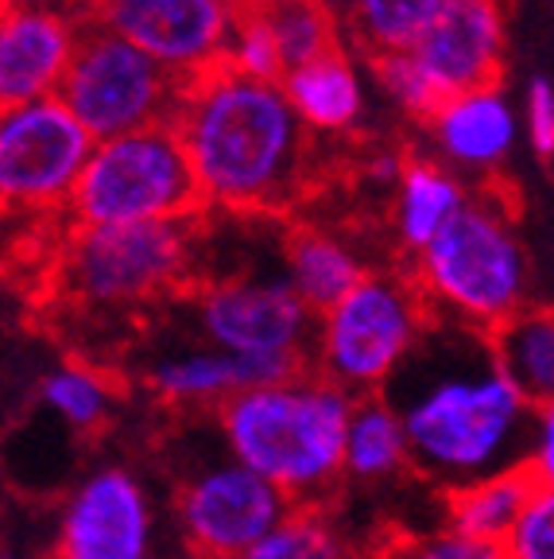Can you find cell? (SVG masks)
I'll use <instances>...</instances> for the list:
<instances>
[{"label":"cell","instance_id":"1","mask_svg":"<svg viewBox=\"0 0 554 559\" xmlns=\"http://www.w3.org/2000/svg\"><path fill=\"white\" fill-rule=\"evenodd\" d=\"M381 396L408 428L416 474L442 493L523 463L535 408L504 377L489 334L434 319Z\"/></svg>","mask_w":554,"mask_h":559},{"label":"cell","instance_id":"2","mask_svg":"<svg viewBox=\"0 0 554 559\" xmlns=\"http://www.w3.org/2000/svg\"><path fill=\"white\" fill-rule=\"evenodd\" d=\"M202 206L221 214H276L306 187L311 129L284 82H252L229 67L191 82L174 114Z\"/></svg>","mask_w":554,"mask_h":559},{"label":"cell","instance_id":"3","mask_svg":"<svg viewBox=\"0 0 554 559\" xmlns=\"http://www.w3.org/2000/svg\"><path fill=\"white\" fill-rule=\"evenodd\" d=\"M357 396L314 369L261 384L217 412L221 451L279 486L294 506H318L346 478V431Z\"/></svg>","mask_w":554,"mask_h":559},{"label":"cell","instance_id":"4","mask_svg":"<svg viewBox=\"0 0 554 559\" xmlns=\"http://www.w3.org/2000/svg\"><path fill=\"white\" fill-rule=\"evenodd\" d=\"M411 280L434 319L493 334L528 307L531 269L511 210L496 194H473L458 218L411 257Z\"/></svg>","mask_w":554,"mask_h":559},{"label":"cell","instance_id":"5","mask_svg":"<svg viewBox=\"0 0 554 559\" xmlns=\"http://www.w3.org/2000/svg\"><path fill=\"white\" fill-rule=\"evenodd\" d=\"M434 323L411 272H369L338 307L318 314L311 369L346 393L381 396L416 358Z\"/></svg>","mask_w":554,"mask_h":559},{"label":"cell","instance_id":"6","mask_svg":"<svg viewBox=\"0 0 554 559\" xmlns=\"http://www.w3.org/2000/svg\"><path fill=\"white\" fill-rule=\"evenodd\" d=\"M198 257L194 218L136 226H74L62 241L59 288L74 304L124 311L156 304L191 280Z\"/></svg>","mask_w":554,"mask_h":559},{"label":"cell","instance_id":"7","mask_svg":"<svg viewBox=\"0 0 554 559\" xmlns=\"http://www.w3.org/2000/svg\"><path fill=\"white\" fill-rule=\"evenodd\" d=\"M202 210V191L174 121L101 140L67 214L74 226L186 222Z\"/></svg>","mask_w":554,"mask_h":559},{"label":"cell","instance_id":"8","mask_svg":"<svg viewBox=\"0 0 554 559\" xmlns=\"http://www.w3.org/2000/svg\"><path fill=\"white\" fill-rule=\"evenodd\" d=\"M186 314L198 342L256 361L276 377L303 373L318 331V314L284 276L209 280L191 296Z\"/></svg>","mask_w":554,"mask_h":559},{"label":"cell","instance_id":"9","mask_svg":"<svg viewBox=\"0 0 554 559\" xmlns=\"http://www.w3.org/2000/svg\"><path fill=\"white\" fill-rule=\"evenodd\" d=\"M182 94L186 82H179L129 39L97 24H86L79 55L59 90L67 109L86 124L97 144L174 121Z\"/></svg>","mask_w":554,"mask_h":559},{"label":"cell","instance_id":"10","mask_svg":"<svg viewBox=\"0 0 554 559\" xmlns=\"http://www.w3.org/2000/svg\"><path fill=\"white\" fill-rule=\"evenodd\" d=\"M291 509L284 489L226 451L186 466L174 486V521L198 559L252 556Z\"/></svg>","mask_w":554,"mask_h":559},{"label":"cell","instance_id":"11","mask_svg":"<svg viewBox=\"0 0 554 559\" xmlns=\"http://www.w3.org/2000/svg\"><path fill=\"white\" fill-rule=\"evenodd\" d=\"M97 140L62 97L4 105L0 114V199L9 210L47 214L70 206Z\"/></svg>","mask_w":554,"mask_h":559},{"label":"cell","instance_id":"12","mask_svg":"<svg viewBox=\"0 0 554 559\" xmlns=\"http://www.w3.org/2000/svg\"><path fill=\"white\" fill-rule=\"evenodd\" d=\"M86 9L89 24L129 39L186 86L226 67L241 16L233 0H86Z\"/></svg>","mask_w":554,"mask_h":559},{"label":"cell","instance_id":"13","mask_svg":"<svg viewBox=\"0 0 554 559\" xmlns=\"http://www.w3.org/2000/svg\"><path fill=\"white\" fill-rule=\"evenodd\" d=\"M51 559H156V501L129 466H97L70 489Z\"/></svg>","mask_w":554,"mask_h":559},{"label":"cell","instance_id":"14","mask_svg":"<svg viewBox=\"0 0 554 559\" xmlns=\"http://www.w3.org/2000/svg\"><path fill=\"white\" fill-rule=\"evenodd\" d=\"M408 55L442 102L469 90L501 86L496 82L504 67L501 0H442Z\"/></svg>","mask_w":554,"mask_h":559},{"label":"cell","instance_id":"15","mask_svg":"<svg viewBox=\"0 0 554 559\" xmlns=\"http://www.w3.org/2000/svg\"><path fill=\"white\" fill-rule=\"evenodd\" d=\"M79 44L82 27L51 0H9L0 20V102L59 97Z\"/></svg>","mask_w":554,"mask_h":559},{"label":"cell","instance_id":"16","mask_svg":"<svg viewBox=\"0 0 554 559\" xmlns=\"http://www.w3.org/2000/svg\"><path fill=\"white\" fill-rule=\"evenodd\" d=\"M284 381L272 369L244 361L226 349L206 346L191 334L179 346L159 349L156 358L144 366V389L159 404L179 412H221L233 396L261 389V384Z\"/></svg>","mask_w":554,"mask_h":559},{"label":"cell","instance_id":"17","mask_svg":"<svg viewBox=\"0 0 554 559\" xmlns=\"http://www.w3.org/2000/svg\"><path fill=\"white\" fill-rule=\"evenodd\" d=\"M438 159L454 171L493 175L516 148L520 117L501 86L446 97L426 121Z\"/></svg>","mask_w":554,"mask_h":559},{"label":"cell","instance_id":"18","mask_svg":"<svg viewBox=\"0 0 554 559\" xmlns=\"http://www.w3.org/2000/svg\"><path fill=\"white\" fill-rule=\"evenodd\" d=\"M473 194L442 159H408L392 199V237L408 257H419L458 218Z\"/></svg>","mask_w":554,"mask_h":559},{"label":"cell","instance_id":"19","mask_svg":"<svg viewBox=\"0 0 554 559\" xmlns=\"http://www.w3.org/2000/svg\"><path fill=\"white\" fill-rule=\"evenodd\" d=\"M369 276L357 249L334 229L303 226L284 241V280L314 314L338 307Z\"/></svg>","mask_w":554,"mask_h":559},{"label":"cell","instance_id":"20","mask_svg":"<svg viewBox=\"0 0 554 559\" xmlns=\"http://www.w3.org/2000/svg\"><path fill=\"white\" fill-rule=\"evenodd\" d=\"M284 94L294 105L299 121L311 129V136H341L361 124L364 86L353 59L341 51L294 67L284 74Z\"/></svg>","mask_w":554,"mask_h":559},{"label":"cell","instance_id":"21","mask_svg":"<svg viewBox=\"0 0 554 559\" xmlns=\"http://www.w3.org/2000/svg\"><path fill=\"white\" fill-rule=\"evenodd\" d=\"M416 471L411 439L388 396H361L346 431V478L357 486H388Z\"/></svg>","mask_w":554,"mask_h":559},{"label":"cell","instance_id":"22","mask_svg":"<svg viewBox=\"0 0 554 559\" xmlns=\"http://www.w3.org/2000/svg\"><path fill=\"white\" fill-rule=\"evenodd\" d=\"M493 354L504 377L531 401V408L554 401V307L528 304L493 334Z\"/></svg>","mask_w":554,"mask_h":559},{"label":"cell","instance_id":"23","mask_svg":"<svg viewBox=\"0 0 554 559\" xmlns=\"http://www.w3.org/2000/svg\"><path fill=\"white\" fill-rule=\"evenodd\" d=\"M531 489H535V481H531V474L523 466L466 481V486L442 493V501H446V524L466 536H477V540L504 544L511 533V524L520 521Z\"/></svg>","mask_w":554,"mask_h":559},{"label":"cell","instance_id":"24","mask_svg":"<svg viewBox=\"0 0 554 559\" xmlns=\"http://www.w3.org/2000/svg\"><path fill=\"white\" fill-rule=\"evenodd\" d=\"M442 0H338L341 35L369 59L411 51Z\"/></svg>","mask_w":554,"mask_h":559},{"label":"cell","instance_id":"25","mask_svg":"<svg viewBox=\"0 0 554 559\" xmlns=\"http://www.w3.org/2000/svg\"><path fill=\"white\" fill-rule=\"evenodd\" d=\"M35 401H39V408L51 412L59 424L89 436V431H101L113 419L117 389L89 361H55L51 369L39 373Z\"/></svg>","mask_w":554,"mask_h":559},{"label":"cell","instance_id":"26","mask_svg":"<svg viewBox=\"0 0 554 559\" xmlns=\"http://www.w3.org/2000/svg\"><path fill=\"white\" fill-rule=\"evenodd\" d=\"M261 12L268 16L272 32H276L287 70L341 51V20L326 0H287V4H272V9Z\"/></svg>","mask_w":554,"mask_h":559},{"label":"cell","instance_id":"27","mask_svg":"<svg viewBox=\"0 0 554 559\" xmlns=\"http://www.w3.org/2000/svg\"><path fill=\"white\" fill-rule=\"evenodd\" d=\"M252 559H353L346 533L318 506H294Z\"/></svg>","mask_w":554,"mask_h":559},{"label":"cell","instance_id":"28","mask_svg":"<svg viewBox=\"0 0 554 559\" xmlns=\"http://www.w3.org/2000/svg\"><path fill=\"white\" fill-rule=\"evenodd\" d=\"M226 67L252 82H284L287 62L279 55L276 32H272L268 16L261 9H249L237 16L233 39H229V51H226Z\"/></svg>","mask_w":554,"mask_h":559},{"label":"cell","instance_id":"29","mask_svg":"<svg viewBox=\"0 0 554 559\" xmlns=\"http://www.w3.org/2000/svg\"><path fill=\"white\" fill-rule=\"evenodd\" d=\"M388 559H508L504 544L496 540H477L442 521L438 528L426 533H411L404 540L392 544Z\"/></svg>","mask_w":554,"mask_h":559},{"label":"cell","instance_id":"30","mask_svg":"<svg viewBox=\"0 0 554 559\" xmlns=\"http://www.w3.org/2000/svg\"><path fill=\"white\" fill-rule=\"evenodd\" d=\"M508 559H554V489L535 486L504 540Z\"/></svg>","mask_w":554,"mask_h":559},{"label":"cell","instance_id":"31","mask_svg":"<svg viewBox=\"0 0 554 559\" xmlns=\"http://www.w3.org/2000/svg\"><path fill=\"white\" fill-rule=\"evenodd\" d=\"M373 67H376L381 86L388 90V97L404 109V114L419 117V121H431V114L442 105V97L431 90V82L423 79V70L416 67V59H411L408 51L376 59Z\"/></svg>","mask_w":554,"mask_h":559},{"label":"cell","instance_id":"32","mask_svg":"<svg viewBox=\"0 0 554 559\" xmlns=\"http://www.w3.org/2000/svg\"><path fill=\"white\" fill-rule=\"evenodd\" d=\"M523 129H528L531 148L543 159L554 156V82L535 74L523 94Z\"/></svg>","mask_w":554,"mask_h":559},{"label":"cell","instance_id":"33","mask_svg":"<svg viewBox=\"0 0 554 559\" xmlns=\"http://www.w3.org/2000/svg\"><path fill=\"white\" fill-rule=\"evenodd\" d=\"M520 466L531 474V481H535V486L554 489V401L539 404L535 416H531L528 451H523Z\"/></svg>","mask_w":554,"mask_h":559},{"label":"cell","instance_id":"34","mask_svg":"<svg viewBox=\"0 0 554 559\" xmlns=\"http://www.w3.org/2000/svg\"><path fill=\"white\" fill-rule=\"evenodd\" d=\"M237 9L249 12V9H272V4H287V0H233Z\"/></svg>","mask_w":554,"mask_h":559},{"label":"cell","instance_id":"35","mask_svg":"<svg viewBox=\"0 0 554 559\" xmlns=\"http://www.w3.org/2000/svg\"><path fill=\"white\" fill-rule=\"evenodd\" d=\"M217 559H252V556H217Z\"/></svg>","mask_w":554,"mask_h":559}]
</instances>
